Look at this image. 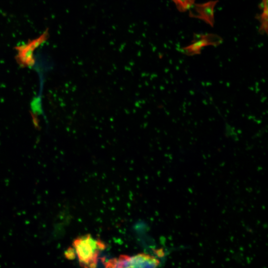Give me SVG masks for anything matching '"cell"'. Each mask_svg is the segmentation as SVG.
I'll return each mask as SVG.
<instances>
[{"label": "cell", "mask_w": 268, "mask_h": 268, "mask_svg": "<svg viewBox=\"0 0 268 268\" xmlns=\"http://www.w3.org/2000/svg\"><path fill=\"white\" fill-rule=\"evenodd\" d=\"M48 38V30H46L36 38L17 46L16 58L18 62L24 67H31L35 64L34 53L42 45Z\"/></svg>", "instance_id": "3957f363"}, {"label": "cell", "mask_w": 268, "mask_h": 268, "mask_svg": "<svg viewBox=\"0 0 268 268\" xmlns=\"http://www.w3.org/2000/svg\"><path fill=\"white\" fill-rule=\"evenodd\" d=\"M218 0H209L202 3H194L189 10V16L202 20L213 27L215 20L214 9Z\"/></svg>", "instance_id": "5b68a950"}, {"label": "cell", "mask_w": 268, "mask_h": 268, "mask_svg": "<svg viewBox=\"0 0 268 268\" xmlns=\"http://www.w3.org/2000/svg\"><path fill=\"white\" fill-rule=\"evenodd\" d=\"M73 248L80 265L84 267H95L100 252L105 249V244L89 234L76 238Z\"/></svg>", "instance_id": "6da1fadb"}, {"label": "cell", "mask_w": 268, "mask_h": 268, "mask_svg": "<svg viewBox=\"0 0 268 268\" xmlns=\"http://www.w3.org/2000/svg\"><path fill=\"white\" fill-rule=\"evenodd\" d=\"M160 262L156 258L146 254H138L132 256H121L105 262L108 268H154Z\"/></svg>", "instance_id": "7a4b0ae2"}, {"label": "cell", "mask_w": 268, "mask_h": 268, "mask_svg": "<svg viewBox=\"0 0 268 268\" xmlns=\"http://www.w3.org/2000/svg\"><path fill=\"white\" fill-rule=\"evenodd\" d=\"M222 38L219 35L212 33H194L191 43L180 49V51L187 56L200 54L202 49L206 46L216 47L222 43Z\"/></svg>", "instance_id": "277c9868"}, {"label": "cell", "mask_w": 268, "mask_h": 268, "mask_svg": "<svg viewBox=\"0 0 268 268\" xmlns=\"http://www.w3.org/2000/svg\"><path fill=\"white\" fill-rule=\"evenodd\" d=\"M175 3L177 9L180 12L189 10L194 5L195 0H172Z\"/></svg>", "instance_id": "52a82bcc"}, {"label": "cell", "mask_w": 268, "mask_h": 268, "mask_svg": "<svg viewBox=\"0 0 268 268\" xmlns=\"http://www.w3.org/2000/svg\"><path fill=\"white\" fill-rule=\"evenodd\" d=\"M65 255L66 257L69 260L73 259L75 256V252L73 248H70L67 249L65 253Z\"/></svg>", "instance_id": "ba28073f"}, {"label": "cell", "mask_w": 268, "mask_h": 268, "mask_svg": "<svg viewBox=\"0 0 268 268\" xmlns=\"http://www.w3.org/2000/svg\"><path fill=\"white\" fill-rule=\"evenodd\" d=\"M262 10L261 14H257L256 18L257 19L261 25L259 29V32L261 34H268V5L265 4L260 8Z\"/></svg>", "instance_id": "8992f818"}]
</instances>
